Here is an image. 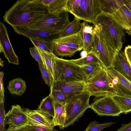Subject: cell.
<instances>
[{
  "instance_id": "cell-1",
  "label": "cell",
  "mask_w": 131,
  "mask_h": 131,
  "mask_svg": "<svg viewBox=\"0 0 131 131\" xmlns=\"http://www.w3.org/2000/svg\"><path fill=\"white\" fill-rule=\"evenodd\" d=\"M49 14L40 0H19L3 16V21L12 27H26Z\"/></svg>"
},
{
  "instance_id": "cell-2",
  "label": "cell",
  "mask_w": 131,
  "mask_h": 131,
  "mask_svg": "<svg viewBox=\"0 0 131 131\" xmlns=\"http://www.w3.org/2000/svg\"><path fill=\"white\" fill-rule=\"evenodd\" d=\"M99 26L104 37L112 47L117 52L122 48L124 29L112 15L102 12L97 17L93 25Z\"/></svg>"
},
{
  "instance_id": "cell-3",
  "label": "cell",
  "mask_w": 131,
  "mask_h": 131,
  "mask_svg": "<svg viewBox=\"0 0 131 131\" xmlns=\"http://www.w3.org/2000/svg\"><path fill=\"white\" fill-rule=\"evenodd\" d=\"M53 81L85 82V75L80 67L70 60L57 57L54 54L52 59Z\"/></svg>"
},
{
  "instance_id": "cell-4",
  "label": "cell",
  "mask_w": 131,
  "mask_h": 131,
  "mask_svg": "<svg viewBox=\"0 0 131 131\" xmlns=\"http://www.w3.org/2000/svg\"><path fill=\"white\" fill-rule=\"evenodd\" d=\"M91 96L87 90L69 96L66 106V117L65 128L73 125L90 108L89 100Z\"/></svg>"
},
{
  "instance_id": "cell-5",
  "label": "cell",
  "mask_w": 131,
  "mask_h": 131,
  "mask_svg": "<svg viewBox=\"0 0 131 131\" xmlns=\"http://www.w3.org/2000/svg\"><path fill=\"white\" fill-rule=\"evenodd\" d=\"M94 33L92 49L90 53L96 56L103 67L107 69L113 67L115 56L118 52L113 49L101 32L98 25H94Z\"/></svg>"
},
{
  "instance_id": "cell-6",
  "label": "cell",
  "mask_w": 131,
  "mask_h": 131,
  "mask_svg": "<svg viewBox=\"0 0 131 131\" xmlns=\"http://www.w3.org/2000/svg\"><path fill=\"white\" fill-rule=\"evenodd\" d=\"M86 90L95 97L116 94L113 83L106 69L103 67L85 82Z\"/></svg>"
},
{
  "instance_id": "cell-7",
  "label": "cell",
  "mask_w": 131,
  "mask_h": 131,
  "mask_svg": "<svg viewBox=\"0 0 131 131\" xmlns=\"http://www.w3.org/2000/svg\"><path fill=\"white\" fill-rule=\"evenodd\" d=\"M102 12L100 0H80L70 13L80 20L94 24L97 17Z\"/></svg>"
},
{
  "instance_id": "cell-8",
  "label": "cell",
  "mask_w": 131,
  "mask_h": 131,
  "mask_svg": "<svg viewBox=\"0 0 131 131\" xmlns=\"http://www.w3.org/2000/svg\"><path fill=\"white\" fill-rule=\"evenodd\" d=\"M90 108L100 116H118L122 113L112 96L109 95L95 97L90 105Z\"/></svg>"
},
{
  "instance_id": "cell-9",
  "label": "cell",
  "mask_w": 131,
  "mask_h": 131,
  "mask_svg": "<svg viewBox=\"0 0 131 131\" xmlns=\"http://www.w3.org/2000/svg\"><path fill=\"white\" fill-rule=\"evenodd\" d=\"M68 13V11H64L58 16L49 14L25 27L31 29L49 30L66 26L70 22Z\"/></svg>"
},
{
  "instance_id": "cell-10",
  "label": "cell",
  "mask_w": 131,
  "mask_h": 131,
  "mask_svg": "<svg viewBox=\"0 0 131 131\" xmlns=\"http://www.w3.org/2000/svg\"><path fill=\"white\" fill-rule=\"evenodd\" d=\"M67 26L49 30L29 28L25 27L15 26L12 27L17 34L29 39L39 38L52 41L58 37L59 33Z\"/></svg>"
},
{
  "instance_id": "cell-11",
  "label": "cell",
  "mask_w": 131,
  "mask_h": 131,
  "mask_svg": "<svg viewBox=\"0 0 131 131\" xmlns=\"http://www.w3.org/2000/svg\"><path fill=\"white\" fill-rule=\"evenodd\" d=\"M5 117V125H9L7 128L8 129L24 127L29 124L24 108L18 104L11 106L10 109L6 114Z\"/></svg>"
},
{
  "instance_id": "cell-12",
  "label": "cell",
  "mask_w": 131,
  "mask_h": 131,
  "mask_svg": "<svg viewBox=\"0 0 131 131\" xmlns=\"http://www.w3.org/2000/svg\"><path fill=\"white\" fill-rule=\"evenodd\" d=\"M116 94L131 97V83L113 67L107 69Z\"/></svg>"
},
{
  "instance_id": "cell-13",
  "label": "cell",
  "mask_w": 131,
  "mask_h": 131,
  "mask_svg": "<svg viewBox=\"0 0 131 131\" xmlns=\"http://www.w3.org/2000/svg\"><path fill=\"white\" fill-rule=\"evenodd\" d=\"M0 52H3L9 63L18 65V58L15 53L10 41L7 27L0 22Z\"/></svg>"
},
{
  "instance_id": "cell-14",
  "label": "cell",
  "mask_w": 131,
  "mask_h": 131,
  "mask_svg": "<svg viewBox=\"0 0 131 131\" xmlns=\"http://www.w3.org/2000/svg\"><path fill=\"white\" fill-rule=\"evenodd\" d=\"M85 90V82L53 81L50 88V90L60 91L69 96Z\"/></svg>"
},
{
  "instance_id": "cell-15",
  "label": "cell",
  "mask_w": 131,
  "mask_h": 131,
  "mask_svg": "<svg viewBox=\"0 0 131 131\" xmlns=\"http://www.w3.org/2000/svg\"><path fill=\"white\" fill-rule=\"evenodd\" d=\"M24 109L29 122V125L55 127L51 117L48 114L37 109L32 110L27 108Z\"/></svg>"
},
{
  "instance_id": "cell-16",
  "label": "cell",
  "mask_w": 131,
  "mask_h": 131,
  "mask_svg": "<svg viewBox=\"0 0 131 131\" xmlns=\"http://www.w3.org/2000/svg\"><path fill=\"white\" fill-rule=\"evenodd\" d=\"M112 67L131 83V67L124 52H117Z\"/></svg>"
},
{
  "instance_id": "cell-17",
  "label": "cell",
  "mask_w": 131,
  "mask_h": 131,
  "mask_svg": "<svg viewBox=\"0 0 131 131\" xmlns=\"http://www.w3.org/2000/svg\"><path fill=\"white\" fill-rule=\"evenodd\" d=\"M52 41L53 43L64 45L77 49L79 51L83 49L84 45L80 31L72 35L54 39Z\"/></svg>"
},
{
  "instance_id": "cell-18",
  "label": "cell",
  "mask_w": 131,
  "mask_h": 131,
  "mask_svg": "<svg viewBox=\"0 0 131 131\" xmlns=\"http://www.w3.org/2000/svg\"><path fill=\"white\" fill-rule=\"evenodd\" d=\"M112 15L124 29H131V11L125 5Z\"/></svg>"
},
{
  "instance_id": "cell-19",
  "label": "cell",
  "mask_w": 131,
  "mask_h": 131,
  "mask_svg": "<svg viewBox=\"0 0 131 131\" xmlns=\"http://www.w3.org/2000/svg\"><path fill=\"white\" fill-rule=\"evenodd\" d=\"M82 23L80 31L84 42L83 50L89 53L92 49L94 33V27L89 25L88 22L84 21Z\"/></svg>"
},
{
  "instance_id": "cell-20",
  "label": "cell",
  "mask_w": 131,
  "mask_h": 131,
  "mask_svg": "<svg viewBox=\"0 0 131 131\" xmlns=\"http://www.w3.org/2000/svg\"><path fill=\"white\" fill-rule=\"evenodd\" d=\"M40 1L47 7L50 14L58 16L64 11H67V0H40Z\"/></svg>"
},
{
  "instance_id": "cell-21",
  "label": "cell",
  "mask_w": 131,
  "mask_h": 131,
  "mask_svg": "<svg viewBox=\"0 0 131 131\" xmlns=\"http://www.w3.org/2000/svg\"><path fill=\"white\" fill-rule=\"evenodd\" d=\"M54 115L52 120L54 126H58L60 129H63L66 117L65 105L54 101Z\"/></svg>"
},
{
  "instance_id": "cell-22",
  "label": "cell",
  "mask_w": 131,
  "mask_h": 131,
  "mask_svg": "<svg viewBox=\"0 0 131 131\" xmlns=\"http://www.w3.org/2000/svg\"><path fill=\"white\" fill-rule=\"evenodd\" d=\"M102 12L112 15L124 5V0H100Z\"/></svg>"
},
{
  "instance_id": "cell-23",
  "label": "cell",
  "mask_w": 131,
  "mask_h": 131,
  "mask_svg": "<svg viewBox=\"0 0 131 131\" xmlns=\"http://www.w3.org/2000/svg\"><path fill=\"white\" fill-rule=\"evenodd\" d=\"M27 87L26 82L18 78L9 81L7 88L10 94L20 96L24 93Z\"/></svg>"
},
{
  "instance_id": "cell-24",
  "label": "cell",
  "mask_w": 131,
  "mask_h": 131,
  "mask_svg": "<svg viewBox=\"0 0 131 131\" xmlns=\"http://www.w3.org/2000/svg\"><path fill=\"white\" fill-rule=\"evenodd\" d=\"M80 20L75 17L73 20L59 33L57 38L64 37L78 33L81 29L82 25Z\"/></svg>"
},
{
  "instance_id": "cell-25",
  "label": "cell",
  "mask_w": 131,
  "mask_h": 131,
  "mask_svg": "<svg viewBox=\"0 0 131 131\" xmlns=\"http://www.w3.org/2000/svg\"><path fill=\"white\" fill-rule=\"evenodd\" d=\"M37 109L48 114L52 118L54 117V101L50 94L41 101Z\"/></svg>"
},
{
  "instance_id": "cell-26",
  "label": "cell",
  "mask_w": 131,
  "mask_h": 131,
  "mask_svg": "<svg viewBox=\"0 0 131 131\" xmlns=\"http://www.w3.org/2000/svg\"><path fill=\"white\" fill-rule=\"evenodd\" d=\"M112 97L120 108L122 113L126 114L131 112V97L116 94L112 96Z\"/></svg>"
},
{
  "instance_id": "cell-27",
  "label": "cell",
  "mask_w": 131,
  "mask_h": 131,
  "mask_svg": "<svg viewBox=\"0 0 131 131\" xmlns=\"http://www.w3.org/2000/svg\"><path fill=\"white\" fill-rule=\"evenodd\" d=\"M54 54L56 55L72 57L78 50L76 49L69 47L66 45L58 43H53Z\"/></svg>"
},
{
  "instance_id": "cell-28",
  "label": "cell",
  "mask_w": 131,
  "mask_h": 131,
  "mask_svg": "<svg viewBox=\"0 0 131 131\" xmlns=\"http://www.w3.org/2000/svg\"><path fill=\"white\" fill-rule=\"evenodd\" d=\"M40 55L47 71L52 76H53L52 59L54 53H50L40 49L38 47L34 46Z\"/></svg>"
},
{
  "instance_id": "cell-29",
  "label": "cell",
  "mask_w": 131,
  "mask_h": 131,
  "mask_svg": "<svg viewBox=\"0 0 131 131\" xmlns=\"http://www.w3.org/2000/svg\"><path fill=\"white\" fill-rule=\"evenodd\" d=\"M30 39L34 46L45 51L54 53L53 43L52 41L39 38Z\"/></svg>"
},
{
  "instance_id": "cell-30",
  "label": "cell",
  "mask_w": 131,
  "mask_h": 131,
  "mask_svg": "<svg viewBox=\"0 0 131 131\" xmlns=\"http://www.w3.org/2000/svg\"><path fill=\"white\" fill-rule=\"evenodd\" d=\"M81 67L87 80L98 72L103 67L101 63H94Z\"/></svg>"
},
{
  "instance_id": "cell-31",
  "label": "cell",
  "mask_w": 131,
  "mask_h": 131,
  "mask_svg": "<svg viewBox=\"0 0 131 131\" xmlns=\"http://www.w3.org/2000/svg\"><path fill=\"white\" fill-rule=\"evenodd\" d=\"M70 60L76 64L80 67L94 63H101L98 58L91 53H88L85 57H81L79 59Z\"/></svg>"
},
{
  "instance_id": "cell-32",
  "label": "cell",
  "mask_w": 131,
  "mask_h": 131,
  "mask_svg": "<svg viewBox=\"0 0 131 131\" xmlns=\"http://www.w3.org/2000/svg\"><path fill=\"white\" fill-rule=\"evenodd\" d=\"M115 123V122H111L100 124L95 120L89 124L84 131H100L105 128L111 126Z\"/></svg>"
},
{
  "instance_id": "cell-33",
  "label": "cell",
  "mask_w": 131,
  "mask_h": 131,
  "mask_svg": "<svg viewBox=\"0 0 131 131\" xmlns=\"http://www.w3.org/2000/svg\"><path fill=\"white\" fill-rule=\"evenodd\" d=\"M50 95L54 101L58 102L65 105L69 96L62 92L56 90H50Z\"/></svg>"
},
{
  "instance_id": "cell-34",
  "label": "cell",
  "mask_w": 131,
  "mask_h": 131,
  "mask_svg": "<svg viewBox=\"0 0 131 131\" xmlns=\"http://www.w3.org/2000/svg\"><path fill=\"white\" fill-rule=\"evenodd\" d=\"M38 67L43 80L50 88L53 82L52 76L44 66L38 64Z\"/></svg>"
},
{
  "instance_id": "cell-35",
  "label": "cell",
  "mask_w": 131,
  "mask_h": 131,
  "mask_svg": "<svg viewBox=\"0 0 131 131\" xmlns=\"http://www.w3.org/2000/svg\"><path fill=\"white\" fill-rule=\"evenodd\" d=\"M27 131H58L54 126L47 127L33 125H27L25 127Z\"/></svg>"
},
{
  "instance_id": "cell-36",
  "label": "cell",
  "mask_w": 131,
  "mask_h": 131,
  "mask_svg": "<svg viewBox=\"0 0 131 131\" xmlns=\"http://www.w3.org/2000/svg\"><path fill=\"white\" fill-rule=\"evenodd\" d=\"M4 102H0V131H4L6 114L4 107Z\"/></svg>"
},
{
  "instance_id": "cell-37",
  "label": "cell",
  "mask_w": 131,
  "mask_h": 131,
  "mask_svg": "<svg viewBox=\"0 0 131 131\" xmlns=\"http://www.w3.org/2000/svg\"><path fill=\"white\" fill-rule=\"evenodd\" d=\"M29 50L30 54L32 57L38 62V64L41 65L45 68L42 57L36 48L35 47H30Z\"/></svg>"
},
{
  "instance_id": "cell-38",
  "label": "cell",
  "mask_w": 131,
  "mask_h": 131,
  "mask_svg": "<svg viewBox=\"0 0 131 131\" xmlns=\"http://www.w3.org/2000/svg\"><path fill=\"white\" fill-rule=\"evenodd\" d=\"M80 0H67L66 7L68 12L70 13L73 10Z\"/></svg>"
},
{
  "instance_id": "cell-39",
  "label": "cell",
  "mask_w": 131,
  "mask_h": 131,
  "mask_svg": "<svg viewBox=\"0 0 131 131\" xmlns=\"http://www.w3.org/2000/svg\"><path fill=\"white\" fill-rule=\"evenodd\" d=\"M4 73L2 71L0 73V102L4 101V88L3 86V78Z\"/></svg>"
},
{
  "instance_id": "cell-40",
  "label": "cell",
  "mask_w": 131,
  "mask_h": 131,
  "mask_svg": "<svg viewBox=\"0 0 131 131\" xmlns=\"http://www.w3.org/2000/svg\"><path fill=\"white\" fill-rule=\"evenodd\" d=\"M131 67V46L128 45L125 48L124 52Z\"/></svg>"
},
{
  "instance_id": "cell-41",
  "label": "cell",
  "mask_w": 131,
  "mask_h": 131,
  "mask_svg": "<svg viewBox=\"0 0 131 131\" xmlns=\"http://www.w3.org/2000/svg\"><path fill=\"white\" fill-rule=\"evenodd\" d=\"M116 131H131V121L128 124H122V126Z\"/></svg>"
},
{
  "instance_id": "cell-42",
  "label": "cell",
  "mask_w": 131,
  "mask_h": 131,
  "mask_svg": "<svg viewBox=\"0 0 131 131\" xmlns=\"http://www.w3.org/2000/svg\"><path fill=\"white\" fill-rule=\"evenodd\" d=\"M5 131H27V130L24 127L14 129H8L7 128L5 129Z\"/></svg>"
},
{
  "instance_id": "cell-43",
  "label": "cell",
  "mask_w": 131,
  "mask_h": 131,
  "mask_svg": "<svg viewBox=\"0 0 131 131\" xmlns=\"http://www.w3.org/2000/svg\"><path fill=\"white\" fill-rule=\"evenodd\" d=\"M125 5L131 11V0H124Z\"/></svg>"
},
{
  "instance_id": "cell-44",
  "label": "cell",
  "mask_w": 131,
  "mask_h": 131,
  "mask_svg": "<svg viewBox=\"0 0 131 131\" xmlns=\"http://www.w3.org/2000/svg\"><path fill=\"white\" fill-rule=\"evenodd\" d=\"M88 53L85 50H83L81 53L80 55L81 57L84 58L86 57Z\"/></svg>"
},
{
  "instance_id": "cell-45",
  "label": "cell",
  "mask_w": 131,
  "mask_h": 131,
  "mask_svg": "<svg viewBox=\"0 0 131 131\" xmlns=\"http://www.w3.org/2000/svg\"><path fill=\"white\" fill-rule=\"evenodd\" d=\"M126 32L131 36V29L129 30H126Z\"/></svg>"
},
{
  "instance_id": "cell-46",
  "label": "cell",
  "mask_w": 131,
  "mask_h": 131,
  "mask_svg": "<svg viewBox=\"0 0 131 131\" xmlns=\"http://www.w3.org/2000/svg\"><path fill=\"white\" fill-rule=\"evenodd\" d=\"M4 61H3L1 58H0V64L1 66L2 67H3V63L4 62Z\"/></svg>"
}]
</instances>
